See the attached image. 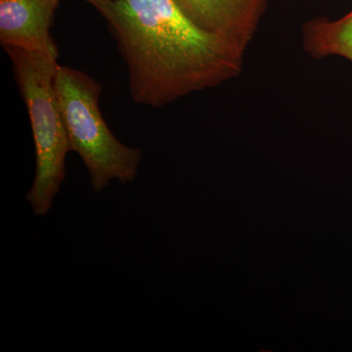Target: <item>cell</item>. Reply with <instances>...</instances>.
Wrapping results in <instances>:
<instances>
[{
	"label": "cell",
	"instance_id": "277c9868",
	"mask_svg": "<svg viewBox=\"0 0 352 352\" xmlns=\"http://www.w3.org/2000/svg\"><path fill=\"white\" fill-rule=\"evenodd\" d=\"M180 10L203 31L247 50L267 0H175Z\"/></svg>",
	"mask_w": 352,
	"mask_h": 352
},
{
	"label": "cell",
	"instance_id": "7a4b0ae2",
	"mask_svg": "<svg viewBox=\"0 0 352 352\" xmlns=\"http://www.w3.org/2000/svg\"><path fill=\"white\" fill-rule=\"evenodd\" d=\"M18 87L27 106L36 148V176L27 195L36 215H46L66 177L68 135L58 103V59L34 51L7 48Z\"/></svg>",
	"mask_w": 352,
	"mask_h": 352
},
{
	"label": "cell",
	"instance_id": "6da1fadb",
	"mask_svg": "<svg viewBox=\"0 0 352 352\" xmlns=\"http://www.w3.org/2000/svg\"><path fill=\"white\" fill-rule=\"evenodd\" d=\"M96 9L126 62L139 105L161 108L242 72L244 51L197 27L175 0H111Z\"/></svg>",
	"mask_w": 352,
	"mask_h": 352
},
{
	"label": "cell",
	"instance_id": "52a82bcc",
	"mask_svg": "<svg viewBox=\"0 0 352 352\" xmlns=\"http://www.w3.org/2000/svg\"><path fill=\"white\" fill-rule=\"evenodd\" d=\"M85 1L88 2V3L94 6L95 8H97V7L102 6V4L107 3L111 0H85Z\"/></svg>",
	"mask_w": 352,
	"mask_h": 352
},
{
	"label": "cell",
	"instance_id": "5b68a950",
	"mask_svg": "<svg viewBox=\"0 0 352 352\" xmlns=\"http://www.w3.org/2000/svg\"><path fill=\"white\" fill-rule=\"evenodd\" d=\"M61 0H0V43L4 50L34 51L59 58L51 36Z\"/></svg>",
	"mask_w": 352,
	"mask_h": 352
},
{
	"label": "cell",
	"instance_id": "3957f363",
	"mask_svg": "<svg viewBox=\"0 0 352 352\" xmlns=\"http://www.w3.org/2000/svg\"><path fill=\"white\" fill-rule=\"evenodd\" d=\"M55 89L69 149L82 160L94 191L101 192L113 179L132 182L141 151L124 145L111 131L100 110V83L85 72L58 65Z\"/></svg>",
	"mask_w": 352,
	"mask_h": 352
},
{
	"label": "cell",
	"instance_id": "8992f818",
	"mask_svg": "<svg viewBox=\"0 0 352 352\" xmlns=\"http://www.w3.org/2000/svg\"><path fill=\"white\" fill-rule=\"evenodd\" d=\"M303 50L310 56L346 58L352 62V10L340 19L315 18L302 27Z\"/></svg>",
	"mask_w": 352,
	"mask_h": 352
}]
</instances>
